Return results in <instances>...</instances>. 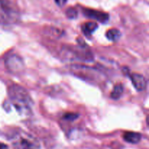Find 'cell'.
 <instances>
[{
    "mask_svg": "<svg viewBox=\"0 0 149 149\" xmlns=\"http://www.w3.org/2000/svg\"><path fill=\"white\" fill-rule=\"evenodd\" d=\"M124 92V87L122 84H117L113 87V90L111 93V97L114 100H117L122 96Z\"/></svg>",
    "mask_w": 149,
    "mask_h": 149,
    "instance_id": "cell-10",
    "label": "cell"
},
{
    "mask_svg": "<svg viewBox=\"0 0 149 149\" xmlns=\"http://www.w3.org/2000/svg\"><path fill=\"white\" fill-rule=\"evenodd\" d=\"M106 37L109 40L112 41V42H116L119 39L121 36V33L118 29H109L106 34Z\"/></svg>",
    "mask_w": 149,
    "mask_h": 149,
    "instance_id": "cell-9",
    "label": "cell"
},
{
    "mask_svg": "<svg viewBox=\"0 0 149 149\" xmlns=\"http://www.w3.org/2000/svg\"><path fill=\"white\" fill-rule=\"evenodd\" d=\"M77 10L74 7H70V8L67 9L66 10V15L68 18L70 19H74L77 17Z\"/></svg>",
    "mask_w": 149,
    "mask_h": 149,
    "instance_id": "cell-11",
    "label": "cell"
},
{
    "mask_svg": "<svg viewBox=\"0 0 149 149\" xmlns=\"http://www.w3.org/2000/svg\"><path fill=\"white\" fill-rule=\"evenodd\" d=\"M20 18L18 10L10 0H0V23L2 25L15 24Z\"/></svg>",
    "mask_w": 149,
    "mask_h": 149,
    "instance_id": "cell-3",
    "label": "cell"
},
{
    "mask_svg": "<svg viewBox=\"0 0 149 149\" xmlns=\"http://www.w3.org/2000/svg\"><path fill=\"white\" fill-rule=\"evenodd\" d=\"M130 77L132 84L138 91L141 92L146 90L147 87V81L143 76L138 74H130Z\"/></svg>",
    "mask_w": 149,
    "mask_h": 149,
    "instance_id": "cell-6",
    "label": "cell"
},
{
    "mask_svg": "<svg viewBox=\"0 0 149 149\" xmlns=\"http://www.w3.org/2000/svg\"><path fill=\"white\" fill-rule=\"evenodd\" d=\"M79 117L78 113H66L64 114V119L67 121H74Z\"/></svg>",
    "mask_w": 149,
    "mask_h": 149,
    "instance_id": "cell-12",
    "label": "cell"
},
{
    "mask_svg": "<svg viewBox=\"0 0 149 149\" xmlns=\"http://www.w3.org/2000/svg\"><path fill=\"white\" fill-rule=\"evenodd\" d=\"M0 149H8V146L6 144L0 142Z\"/></svg>",
    "mask_w": 149,
    "mask_h": 149,
    "instance_id": "cell-14",
    "label": "cell"
},
{
    "mask_svg": "<svg viewBox=\"0 0 149 149\" xmlns=\"http://www.w3.org/2000/svg\"><path fill=\"white\" fill-rule=\"evenodd\" d=\"M5 66L10 72L19 74L24 69V62L18 55H10L6 58Z\"/></svg>",
    "mask_w": 149,
    "mask_h": 149,
    "instance_id": "cell-4",
    "label": "cell"
},
{
    "mask_svg": "<svg viewBox=\"0 0 149 149\" xmlns=\"http://www.w3.org/2000/svg\"><path fill=\"white\" fill-rule=\"evenodd\" d=\"M58 6H63L67 2V0H54Z\"/></svg>",
    "mask_w": 149,
    "mask_h": 149,
    "instance_id": "cell-13",
    "label": "cell"
},
{
    "mask_svg": "<svg viewBox=\"0 0 149 149\" xmlns=\"http://www.w3.org/2000/svg\"><path fill=\"white\" fill-rule=\"evenodd\" d=\"M10 142L13 149H41L39 141L22 130H17L10 136Z\"/></svg>",
    "mask_w": 149,
    "mask_h": 149,
    "instance_id": "cell-2",
    "label": "cell"
},
{
    "mask_svg": "<svg viewBox=\"0 0 149 149\" xmlns=\"http://www.w3.org/2000/svg\"><path fill=\"white\" fill-rule=\"evenodd\" d=\"M97 24L95 22H87L83 23L81 26V31L86 36L90 37L93 32L97 29Z\"/></svg>",
    "mask_w": 149,
    "mask_h": 149,
    "instance_id": "cell-8",
    "label": "cell"
},
{
    "mask_svg": "<svg viewBox=\"0 0 149 149\" xmlns=\"http://www.w3.org/2000/svg\"><path fill=\"white\" fill-rule=\"evenodd\" d=\"M83 14L87 17L94 19L100 23H106L109 19V15L100 10H93V9L84 8L83 9Z\"/></svg>",
    "mask_w": 149,
    "mask_h": 149,
    "instance_id": "cell-5",
    "label": "cell"
},
{
    "mask_svg": "<svg viewBox=\"0 0 149 149\" xmlns=\"http://www.w3.org/2000/svg\"><path fill=\"white\" fill-rule=\"evenodd\" d=\"M123 138L126 142L132 144H137L141 141V134L135 132H126L123 135Z\"/></svg>",
    "mask_w": 149,
    "mask_h": 149,
    "instance_id": "cell-7",
    "label": "cell"
},
{
    "mask_svg": "<svg viewBox=\"0 0 149 149\" xmlns=\"http://www.w3.org/2000/svg\"><path fill=\"white\" fill-rule=\"evenodd\" d=\"M8 95L10 102L20 114H29L33 105L29 93L21 86L13 84L9 87Z\"/></svg>",
    "mask_w": 149,
    "mask_h": 149,
    "instance_id": "cell-1",
    "label": "cell"
}]
</instances>
